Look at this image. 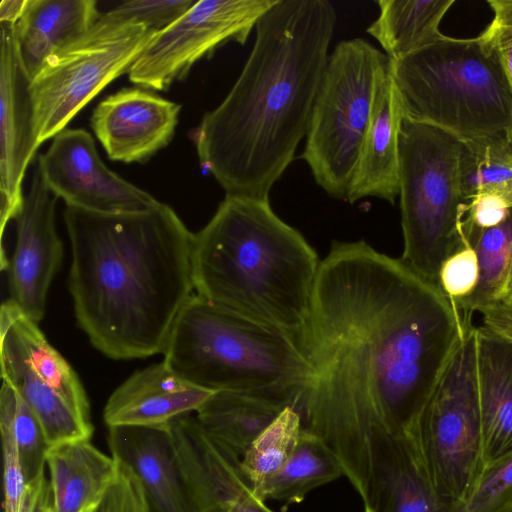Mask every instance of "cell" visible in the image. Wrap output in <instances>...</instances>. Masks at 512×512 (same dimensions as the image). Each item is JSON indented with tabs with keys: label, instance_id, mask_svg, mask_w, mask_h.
Returning <instances> with one entry per match:
<instances>
[{
	"label": "cell",
	"instance_id": "8fae6325",
	"mask_svg": "<svg viewBox=\"0 0 512 512\" xmlns=\"http://www.w3.org/2000/svg\"><path fill=\"white\" fill-rule=\"evenodd\" d=\"M1 378L38 419L50 447L90 440V404L71 365L10 298L0 309Z\"/></svg>",
	"mask_w": 512,
	"mask_h": 512
},
{
	"label": "cell",
	"instance_id": "836d02e7",
	"mask_svg": "<svg viewBox=\"0 0 512 512\" xmlns=\"http://www.w3.org/2000/svg\"><path fill=\"white\" fill-rule=\"evenodd\" d=\"M479 273L477 253L469 243L444 261L438 284L449 297L460 303L475 291Z\"/></svg>",
	"mask_w": 512,
	"mask_h": 512
},
{
	"label": "cell",
	"instance_id": "4dcf8cb0",
	"mask_svg": "<svg viewBox=\"0 0 512 512\" xmlns=\"http://www.w3.org/2000/svg\"><path fill=\"white\" fill-rule=\"evenodd\" d=\"M381 512H463L442 498L411 459L392 476Z\"/></svg>",
	"mask_w": 512,
	"mask_h": 512
},
{
	"label": "cell",
	"instance_id": "3957f363",
	"mask_svg": "<svg viewBox=\"0 0 512 512\" xmlns=\"http://www.w3.org/2000/svg\"><path fill=\"white\" fill-rule=\"evenodd\" d=\"M69 290L92 345L117 360L163 353L193 295L194 234L167 204L101 214L66 206Z\"/></svg>",
	"mask_w": 512,
	"mask_h": 512
},
{
	"label": "cell",
	"instance_id": "9a60e30c",
	"mask_svg": "<svg viewBox=\"0 0 512 512\" xmlns=\"http://www.w3.org/2000/svg\"><path fill=\"white\" fill-rule=\"evenodd\" d=\"M15 24L0 22V224L1 257L6 225L20 215L26 169L39 148L28 76L18 50Z\"/></svg>",
	"mask_w": 512,
	"mask_h": 512
},
{
	"label": "cell",
	"instance_id": "e575fe53",
	"mask_svg": "<svg viewBox=\"0 0 512 512\" xmlns=\"http://www.w3.org/2000/svg\"><path fill=\"white\" fill-rule=\"evenodd\" d=\"M490 24L478 35L499 61L512 90V0H488Z\"/></svg>",
	"mask_w": 512,
	"mask_h": 512
},
{
	"label": "cell",
	"instance_id": "7c38bea8",
	"mask_svg": "<svg viewBox=\"0 0 512 512\" xmlns=\"http://www.w3.org/2000/svg\"><path fill=\"white\" fill-rule=\"evenodd\" d=\"M277 0H200L155 33L129 71L132 83L165 91L228 41L244 45Z\"/></svg>",
	"mask_w": 512,
	"mask_h": 512
},
{
	"label": "cell",
	"instance_id": "ab89813d",
	"mask_svg": "<svg viewBox=\"0 0 512 512\" xmlns=\"http://www.w3.org/2000/svg\"><path fill=\"white\" fill-rule=\"evenodd\" d=\"M482 322L485 328L512 342V309L502 304L482 308Z\"/></svg>",
	"mask_w": 512,
	"mask_h": 512
},
{
	"label": "cell",
	"instance_id": "2e32d148",
	"mask_svg": "<svg viewBox=\"0 0 512 512\" xmlns=\"http://www.w3.org/2000/svg\"><path fill=\"white\" fill-rule=\"evenodd\" d=\"M55 200L36 168L16 219V246L7 268L10 299L36 323L44 316L48 290L63 258Z\"/></svg>",
	"mask_w": 512,
	"mask_h": 512
},
{
	"label": "cell",
	"instance_id": "7a4b0ae2",
	"mask_svg": "<svg viewBox=\"0 0 512 512\" xmlns=\"http://www.w3.org/2000/svg\"><path fill=\"white\" fill-rule=\"evenodd\" d=\"M336 21L328 0H277L257 22L241 73L194 134L226 195L269 199L308 133Z\"/></svg>",
	"mask_w": 512,
	"mask_h": 512
},
{
	"label": "cell",
	"instance_id": "4316f807",
	"mask_svg": "<svg viewBox=\"0 0 512 512\" xmlns=\"http://www.w3.org/2000/svg\"><path fill=\"white\" fill-rule=\"evenodd\" d=\"M342 476L343 469L332 451L315 435L302 429L293 454L268 481L260 498L285 505L300 503L315 488Z\"/></svg>",
	"mask_w": 512,
	"mask_h": 512
},
{
	"label": "cell",
	"instance_id": "5b68a950",
	"mask_svg": "<svg viewBox=\"0 0 512 512\" xmlns=\"http://www.w3.org/2000/svg\"><path fill=\"white\" fill-rule=\"evenodd\" d=\"M163 362L211 391H305L313 376L297 338L193 294L172 328Z\"/></svg>",
	"mask_w": 512,
	"mask_h": 512
},
{
	"label": "cell",
	"instance_id": "5bb4252c",
	"mask_svg": "<svg viewBox=\"0 0 512 512\" xmlns=\"http://www.w3.org/2000/svg\"><path fill=\"white\" fill-rule=\"evenodd\" d=\"M169 431L188 512H274L255 495L241 457L195 416L173 420Z\"/></svg>",
	"mask_w": 512,
	"mask_h": 512
},
{
	"label": "cell",
	"instance_id": "ba28073f",
	"mask_svg": "<svg viewBox=\"0 0 512 512\" xmlns=\"http://www.w3.org/2000/svg\"><path fill=\"white\" fill-rule=\"evenodd\" d=\"M387 55L362 38L338 43L329 55L302 159L331 197L346 200L372 115Z\"/></svg>",
	"mask_w": 512,
	"mask_h": 512
},
{
	"label": "cell",
	"instance_id": "d4e9b609",
	"mask_svg": "<svg viewBox=\"0 0 512 512\" xmlns=\"http://www.w3.org/2000/svg\"><path fill=\"white\" fill-rule=\"evenodd\" d=\"M376 3L379 15L366 32L395 61L444 36L439 26L455 0H378Z\"/></svg>",
	"mask_w": 512,
	"mask_h": 512
},
{
	"label": "cell",
	"instance_id": "ee69618b",
	"mask_svg": "<svg viewBox=\"0 0 512 512\" xmlns=\"http://www.w3.org/2000/svg\"><path fill=\"white\" fill-rule=\"evenodd\" d=\"M509 145H510V148H511V150H512V141L509 143Z\"/></svg>",
	"mask_w": 512,
	"mask_h": 512
},
{
	"label": "cell",
	"instance_id": "ac0fdd59",
	"mask_svg": "<svg viewBox=\"0 0 512 512\" xmlns=\"http://www.w3.org/2000/svg\"><path fill=\"white\" fill-rule=\"evenodd\" d=\"M214 391L199 387L173 372L164 362L132 374L106 402L108 426H162L197 411Z\"/></svg>",
	"mask_w": 512,
	"mask_h": 512
},
{
	"label": "cell",
	"instance_id": "f546056e",
	"mask_svg": "<svg viewBox=\"0 0 512 512\" xmlns=\"http://www.w3.org/2000/svg\"><path fill=\"white\" fill-rule=\"evenodd\" d=\"M0 428L13 437L27 483L45 472L50 448L42 427L29 406L8 383L0 390Z\"/></svg>",
	"mask_w": 512,
	"mask_h": 512
},
{
	"label": "cell",
	"instance_id": "f1b7e54d",
	"mask_svg": "<svg viewBox=\"0 0 512 512\" xmlns=\"http://www.w3.org/2000/svg\"><path fill=\"white\" fill-rule=\"evenodd\" d=\"M463 188L469 200L478 194L503 198L512 208V150L506 141L464 144Z\"/></svg>",
	"mask_w": 512,
	"mask_h": 512
},
{
	"label": "cell",
	"instance_id": "8d00e7d4",
	"mask_svg": "<svg viewBox=\"0 0 512 512\" xmlns=\"http://www.w3.org/2000/svg\"><path fill=\"white\" fill-rule=\"evenodd\" d=\"M3 453L4 512H20L27 481L12 435L0 428Z\"/></svg>",
	"mask_w": 512,
	"mask_h": 512
},
{
	"label": "cell",
	"instance_id": "cb8c5ba5",
	"mask_svg": "<svg viewBox=\"0 0 512 512\" xmlns=\"http://www.w3.org/2000/svg\"><path fill=\"white\" fill-rule=\"evenodd\" d=\"M46 465L51 512H93L118 472V461L90 440L50 447Z\"/></svg>",
	"mask_w": 512,
	"mask_h": 512
},
{
	"label": "cell",
	"instance_id": "44dd1931",
	"mask_svg": "<svg viewBox=\"0 0 512 512\" xmlns=\"http://www.w3.org/2000/svg\"><path fill=\"white\" fill-rule=\"evenodd\" d=\"M482 462L512 451V342L475 327ZM483 467V466H482Z\"/></svg>",
	"mask_w": 512,
	"mask_h": 512
},
{
	"label": "cell",
	"instance_id": "e0dca14e",
	"mask_svg": "<svg viewBox=\"0 0 512 512\" xmlns=\"http://www.w3.org/2000/svg\"><path fill=\"white\" fill-rule=\"evenodd\" d=\"M180 110L146 89L124 88L95 107L90 124L110 159L144 162L170 143Z\"/></svg>",
	"mask_w": 512,
	"mask_h": 512
},
{
	"label": "cell",
	"instance_id": "74e56055",
	"mask_svg": "<svg viewBox=\"0 0 512 512\" xmlns=\"http://www.w3.org/2000/svg\"><path fill=\"white\" fill-rule=\"evenodd\" d=\"M512 208L501 197L493 194H478L472 197L467 206L464 230L487 229L504 222Z\"/></svg>",
	"mask_w": 512,
	"mask_h": 512
},
{
	"label": "cell",
	"instance_id": "f35d334b",
	"mask_svg": "<svg viewBox=\"0 0 512 512\" xmlns=\"http://www.w3.org/2000/svg\"><path fill=\"white\" fill-rule=\"evenodd\" d=\"M51 488L45 472L26 485L20 512H51Z\"/></svg>",
	"mask_w": 512,
	"mask_h": 512
},
{
	"label": "cell",
	"instance_id": "ffe728a7",
	"mask_svg": "<svg viewBox=\"0 0 512 512\" xmlns=\"http://www.w3.org/2000/svg\"><path fill=\"white\" fill-rule=\"evenodd\" d=\"M108 446L141 482L152 512H188L169 424L111 427Z\"/></svg>",
	"mask_w": 512,
	"mask_h": 512
},
{
	"label": "cell",
	"instance_id": "d6986e66",
	"mask_svg": "<svg viewBox=\"0 0 512 512\" xmlns=\"http://www.w3.org/2000/svg\"><path fill=\"white\" fill-rule=\"evenodd\" d=\"M403 109L390 64L379 76L372 115L346 201L376 197L395 203L400 190L399 135Z\"/></svg>",
	"mask_w": 512,
	"mask_h": 512
},
{
	"label": "cell",
	"instance_id": "1f68e13d",
	"mask_svg": "<svg viewBox=\"0 0 512 512\" xmlns=\"http://www.w3.org/2000/svg\"><path fill=\"white\" fill-rule=\"evenodd\" d=\"M463 512H512V451L483 465Z\"/></svg>",
	"mask_w": 512,
	"mask_h": 512
},
{
	"label": "cell",
	"instance_id": "8992f818",
	"mask_svg": "<svg viewBox=\"0 0 512 512\" xmlns=\"http://www.w3.org/2000/svg\"><path fill=\"white\" fill-rule=\"evenodd\" d=\"M404 118L440 128L464 144L512 141V90L479 36L444 35L390 60Z\"/></svg>",
	"mask_w": 512,
	"mask_h": 512
},
{
	"label": "cell",
	"instance_id": "60d3db41",
	"mask_svg": "<svg viewBox=\"0 0 512 512\" xmlns=\"http://www.w3.org/2000/svg\"><path fill=\"white\" fill-rule=\"evenodd\" d=\"M26 0H2L0 3V22L17 23L20 19Z\"/></svg>",
	"mask_w": 512,
	"mask_h": 512
},
{
	"label": "cell",
	"instance_id": "7bdbcfd3",
	"mask_svg": "<svg viewBox=\"0 0 512 512\" xmlns=\"http://www.w3.org/2000/svg\"><path fill=\"white\" fill-rule=\"evenodd\" d=\"M503 305V304H502ZM507 307L512 309V300H510L507 304H505Z\"/></svg>",
	"mask_w": 512,
	"mask_h": 512
},
{
	"label": "cell",
	"instance_id": "7402d4cb",
	"mask_svg": "<svg viewBox=\"0 0 512 512\" xmlns=\"http://www.w3.org/2000/svg\"><path fill=\"white\" fill-rule=\"evenodd\" d=\"M97 4L95 0H26L15 32L31 81L52 56L90 30L101 15Z\"/></svg>",
	"mask_w": 512,
	"mask_h": 512
},
{
	"label": "cell",
	"instance_id": "52a82bcc",
	"mask_svg": "<svg viewBox=\"0 0 512 512\" xmlns=\"http://www.w3.org/2000/svg\"><path fill=\"white\" fill-rule=\"evenodd\" d=\"M465 145L435 126L403 118L400 135L401 259L438 283L444 261L469 244L464 219Z\"/></svg>",
	"mask_w": 512,
	"mask_h": 512
},
{
	"label": "cell",
	"instance_id": "6da1fadb",
	"mask_svg": "<svg viewBox=\"0 0 512 512\" xmlns=\"http://www.w3.org/2000/svg\"><path fill=\"white\" fill-rule=\"evenodd\" d=\"M472 318L439 284L364 240L333 241L312 300L303 429L382 511L416 423Z\"/></svg>",
	"mask_w": 512,
	"mask_h": 512
},
{
	"label": "cell",
	"instance_id": "30bf717a",
	"mask_svg": "<svg viewBox=\"0 0 512 512\" xmlns=\"http://www.w3.org/2000/svg\"><path fill=\"white\" fill-rule=\"evenodd\" d=\"M156 32L101 13L87 33L52 56L30 85L39 145L64 130L109 83L129 73Z\"/></svg>",
	"mask_w": 512,
	"mask_h": 512
},
{
	"label": "cell",
	"instance_id": "83f0119b",
	"mask_svg": "<svg viewBox=\"0 0 512 512\" xmlns=\"http://www.w3.org/2000/svg\"><path fill=\"white\" fill-rule=\"evenodd\" d=\"M302 429L300 412L289 406L253 440L241 457L242 469L258 498L293 454Z\"/></svg>",
	"mask_w": 512,
	"mask_h": 512
},
{
	"label": "cell",
	"instance_id": "603a6c76",
	"mask_svg": "<svg viewBox=\"0 0 512 512\" xmlns=\"http://www.w3.org/2000/svg\"><path fill=\"white\" fill-rule=\"evenodd\" d=\"M302 395L303 391H216L195 417L209 435L242 457L287 407H298Z\"/></svg>",
	"mask_w": 512,
	"mask_h": 512
},
{
	"label": "cell",
	"instance_id": "b9f144b4",
	"mask_svg": "<svg viewBox=\"0 0 512 512\" xmlns=\"http://www.w3.org/2000/svg\"><path fill=\"white\" fill-rule=\"evenodd\" d=\"M364 512H377L371 508L365 507Z\"/></svg>",
	"mask_w": 512,
	"mask_h": 512
},
{
	"label": "cell",
	"instance_id": "d590c367",
	"mask_svg": "<svg viewBox=\"0 0 512 512\" xmlns=\"http://www.w3.org/2000/svg\"><path fill=\"white\" fill-rule=\"evenodd\" d=\"M93 512L152 511L135 473L126 464L118 461L117 475Z\"/></svg>",
	"mask_w": 512,
	"mask_h": 512
},
{
	"label": "cell",
	"instance_id": "484cf974",
	"mask_svg": "<svg viewBox=\"0 0 512 512\" xmlns=\"http://www.w3.org/2000/svg\"><path fill=\"white\" fill-rule=\"evenodd\" d=\"M479 261V281L475 291L458 303L462 313L472 315L494 304L512 300V211L501 224L487 229L465 231Z\"/></svg>",
	"mask_w": 512,
	"mask_h": 512
},
{
	"label": "cell",
	"instance_id": "4fadbf2b",
	"mask_svg": "<svg viewBox=\"0 0 512 512\" xmlns=\"http://www.w3.org/2000/svg\"><path fill=\"white\" fill-rule=\"evenodd\" d=\"M46 186L66 206L101 214L149 211L162 202L111 171L101 160L90 133L84 129L59 132L38 157Z\"/></svg>",
	"mask_w": 512,
	"mask_h": 512
},
{
	"label": "cell",
	"instance_id": "d6a6232c",
	"mask_svg": "<svg viewBox=\"0 0 512 512\" xmlns=\"http://www.w3.org/2000/svg\"><path fill=\"white\" fill-rule=\"evenodd\" d=\"M195 3V0H131L123 1L104 13L115 19L143 24L158 32L174 23Z\"/></svg>",
	"mask_w": 512,
	"mask_h": 512
},
{
	"label": "cell",
	"instance_id": "277c9868",
	"mask_svg": "<svg viewBox=\"0 0 512 512\" xmlns=\"http://www.w3.org/2000/svg\"><path fill=\"white\" fill-rule=\"evenodd\" d=\"M320 264L316 251L278 217L269 199L225 195L194 234L197 294L297 338L308 351Z\"/></svg>",
	"mask_w": 512,
	"mask_h": 512
},
{
	"label": "cell",
	"instance_id": "9c48e42d",
	"mask_svg": "<svg viewBox=\"0 0 512 512\" xmlns=\"http://www.w3.org/2000/svg\"><path fill=\"white\" fill-rule=\"evenodd\" d=\"M405 443L438 494L463 511L483 466L474 326L462 338Z\"/></svg>",
	"mask_w": 512,
	"mask_h": 512
}]
</instances>
